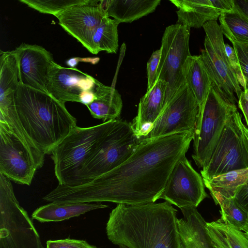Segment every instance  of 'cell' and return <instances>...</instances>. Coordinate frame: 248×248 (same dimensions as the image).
<instances>
[{
    "instance_id": "cell-1",
    "label": "cell",
    "mask_w": 248,
    "mask_h": 248,
    "mask_svg": "<svg viewBox=\"0 0 248 248\" xmlns=\"http://www.w3.org/2000/svg\"><path fill=\"white\" fill-rule=\"evenodd\" d=\"M194 133L184 132L140 140L132 154L112 170L82 185L58 184L48 202L140 205L155 202L177 162L186 156Z\"/></svg>"
},
{
    "instance_id": "cell-2",
    "label": "cell",
    "mask_w": 248,
    "mask_h": 248,
    "mask_svg": "<svg viewBox=\"0 0 248 248\" xmlns=\"http://www.w3.org/2000/svg\"><path fill=\"white\" fill-rule=\"evenodd\" d=\"M177 212L166 201L117 204L107 223L108 238L129 248H179Z\"/></svg>"
},
{
    "instance_id": "cell-3",
    "label": "cell",
    "mask_w": 248,
    "mask_h": 248,
    "mask_svg": "<svg viewBox=\"0 0 248 248\" xmlns=\"http://www.w3.org/2000/svg\"><path fill=\"white\" fill-rule=\"evenodd\" d=\"M15 106L25 131L45 155L51 154L77 126L76 119L67 110L64 103L48 93L20 83Z\"/></svg>"
},
{
    "instance_id": "cell-4",
    "label": "cell",
    "mask_w": 248,
    "mask_h": 248,
    "mask_svg": "<svg viewBox=\"0 0 248 248\" xmlns=\"http://www.w3.org/2000/svg\"><path fill=\"white\" fill-rule=\"evenodd\" d=\"M117 119L87 127L77 126L51 153L59 184L79 185V176L86 162Z\"/></svg>"
},
{
    "instance_id": "cell-5",
    "label": "cell",
    "mask_w": 248,
    "mask_h": 248,
    "mask_svg": "<svg viewBox=\"0 0 248 248\" xmlns=\"http://www.w3.org/2000/svg\"><path fill=\"white\" fill-rule=\"evenodd\" d=\"M140 140L131 123L117 119L81 170L79 185L120 166L132 154Z\"/></svg>"
},
{
    "instance_id": "cell-6",
    "label": "cell",
    "mask_w": 248,
    "mask_h": 248,
    "mask_svg": "<svg viewBox=\"0 0 248 248\" xmlns=\"http://www.w3.org/2000/svg\"><path fill=\"white\" fill-rule=\"evenodd\" d=\"M0 248H45L11 180L0 173Z\"/></svg>"
},
{
    "instance_id": "cell-7",
    "label": "cell",
    "mask_w": 248,
    "mask_h": 248,
    "mask_svg": "<svg viewBox=\"0 0 248 248\" xmlns=\"http://www.w3.org/2000/svg\"><path fill=\"white\" fill-rule=\"evenodd\" d=\"M236 111V104L222 96L212 84L193 138L192 157L199 168L207 165L226 123Z\"/></svg>"
},
{
    "instance_id": "cell-8",
    "label": "cell",
    "mask_w": 248,
    "mask_h": 248,
    "mask_svg": "<svg viewBox=\"0 0 248 248\" xmlns=\"http://www.w3.org/2000/svg\"><path fill=\"white\" fill-rule=\"evenodd\" d=\"M248 168V135L238 111L226 123L207 165L201 170L203 180Z\"/></svg>"
},
{
    "instance_id": "cell-9",
    "label": "cell",
    "mask_w": 248,
    "mask_h": 248,
    "mask_svg": "<svg viewBox=\"0 0 248 248\" xmlns=\"http://www.w3.org/2000/svg\"><path fill=\"white\" fill-rule=\"evenodd\" d=\"M205 32L204 49L201 60L212 84L225 98L236 104L234 93L239 98L243 91L227 57L223 34L217 20L206 22L202 27Z\"/></svg>"
},
{
    "instance_id": "cell-10",
    "label": "cell",
    "mask_w": 248,
    "mask_h": 248,
    "mask_svg": "<svg viewBox=\"0 0 248 248\" xmlns=\"http://www.w3.org/2000/svg\"><path fill=\"white\" fill-rule=\"evenodd\" d=\"M190 30L176 23L166 27L164 32L157 72V81L160 80L167 85L163 108L176 92L186 84L183 66L187 58L191 55L189 48Z\"/></svg>"
},
{
    "instance_id": "cell-11",
    "label": "cell",
    "mask_w": 248,
    "mask_h": 248,
    "mask_svg": "<svg viewBox=\"0 0 248 248\" xmlns=\"http://www.w3.org/2000/svg\"><path fill=\"white\" fill-rule=\"evenodd\" d=\"M199 113L198 102L186 83L163 108L151 130L140 140L184 132L194 134Z\"/></svg>"
},
{
    "instance_id": "cell-12",
    "label": "cell",
    "mask_w": 248,
    "mask_h": 248,
    "mask_svg": "<svg viewBox=\"0 0 248 248\" xmlns=\"http://www.w3.org/2000/svg\"><path fill=\"white\" fill-rule=\"evenodd\" d=\"M98 80L77 68L51 63L46 82L47 93L60 102H77L86 106L94 99Z\"/></svg>"
},
{
    "instance_id": "cell-13",
    "label": "cell",
    "mask_w": 248,
    "mask_h": 248,
    "mask_svg": "<svg viewBox=\"0 0 248 248\" xmlns=\"http://www.w3.org/2000/svg\"><path fill=\"white\" fill-rule=\"evenodd\" d=\"M37 170L26 145L6 123L0 121V173L16 183L30 186Z\"/></svg>"
},
{
    "instance_id": "cell-14",
    "label": "cell",
    "mask_w": 248,
    "mask_h": 248,
    "mask_svg": "<svg viewBox=\"0 0 248 248\" xmlns=\"http://www.w3.org/2000/svg\"><path fill=\"white\" fill-rule=\"evenodd\" d=\"M207 196L202 176L184 156L174 166L159 199L181 208L197 207Z\"/></svg>"
},
{
    "instance_id": "cell-15",
    "label": "cell",
    "mask_w": 248,
    "mask_h": 248,
    "mask_svg": "<svg viewBox=\"0 0 248 248\" xmlns=\"http://www.w3.org/2000/svg\"><path fill=\"white\" fill-rule=\"evenodd\" d=\"M56 17L59 25L67 32L95 54L93 35L104 20L108 17L100 5V0H87L84 3L69 8Z\"/></svg>"
},
{
    "instance_id": "cell-16",
    "label": "cell",
    "mask_w": 248,
    "mask_h": 248,
    "mask_svg": "<svg viewBox=\"0 0 248 248\" xmlns=\"http://www.w3.org/2000/svg\"><path fill=\"white\" fill-rule=\"evenodd\" d=\"M14 50L19 83L47 93L46 85L49 67L54 61L52 54L41 46L24 43Z\"/></svg>"
},
{
    "instance_id": "cell-17",
    "label": "cell",
    "mask_w": 248,
    "mask_h": 248,
    "mask_svg": "<svg viewBox=\"0 0 248 248\" xmlns=\"http://www.w3.org/2000/svg\"><path fill=\"white\" fill-rule=\"evenodd\" d=\"M183 217L177 219L179 248H216L206 230V222L195 206L180 208Z\"/></svg>"
},
{
    "instance_id": "cell-18",
    "label": "cell",
    "mask_w": 248,
    "mask_h": 248,
    "mask_svg": "<svg viewBox=\"0 0 248 248\" xmlns=\"http://www.w3.org/2000/svg\"><path fill=\"white\" fill-rule=\"evenodd\" d=\"M167 85L158 80L154 86L140 98L136 116L131 125L137 136H145L160 115L164 107Z\"/></svg>"
},
{
    "instance_id": "cell-19",
    "label": "cell",
    "mask_w": 248,
    "mask_h": 248,
    "mask_svg": "<svg viewBox=\"0 0 248 248\" xmlns=\"http://www.w3.org/2000/svg\"><path fill=\"white\" fill-rule=\"evenodd\" d=\"M177 8V24L190 29L200 28L207 22L217 20L222 14L213 0H170Z\"/></svg>"
},
{
    "instance_id": "cell-20",
    "label": "cell",
    "mask_w": 248,
    "mask_h": 248,
    "mask_svg": "<svg viewBox=\"0 0 248 248\" xmlns=\"http://www.w3.org/2000/svg\"><path fill=\"white\" fill-rule=\"evenodd\" d=\"M160 2V0H100L108 16L119 23H131L153 13Z\"/></svg>"
},
{
    "instance_id": "cell-21",
    "label": "cell",
    "mask_w": 248,
    "mask_h": 248,
    "mask_svg": "<svg viewBox=\"0 0 248 248\" xmlns=\"http://www.w3.org/2000/svg\"><path fill=\"white\" fill-rule=\"evenodd\" d=\"M107 207L108 205L99 202H51L37 208L32 213L31 217L40 222H58Z\"/></svg>"
},
{
    "instance_id": "cell-22",
    "label": "cell",
    "mask_w": 248,
    "mask_h": 248,
    "mask_svg": "<svg viewBox=\"0 0 248 248\" xmlns=\"http://www.w3.org/2000/svg\"><path fill=\"white\" fill-rule=\"evenodd\" d=\"M93 101L87 106L91 115L103 122L116 120L123 108V101L118 91L98 81Z\"/></svg>"
},
{
    "instance_id": "cell-23",
    "label": "cell",
    "mask_w": 248,
    "mask_h": 248,
    "mask_svg": "<svg viewBox=\"0 0 248 248\" xmlns=\"http://www.w3.org/2000/svg\"><path fill=\"white\" fill-rule=\"evenodd\" d=\"M183 72L185 82L199 104V116L212 84L200 55L189 56L183 66Z\"/></svg>"
},
{
    "instance_id": "cell-24",
    "label": "cell",
    "mask_w": 248,
    "mask_h": 248,
    "mask_svg": "<svg viewBox=\"0 0 248 248\" xmlns=\"http://www.w3.org/2000/svg\"><path fill=\"white\" fill-rule=\"evenodd\" d=\"M206 230L216 248H248L245 232L221 218L206 222Z\"/></svg>"
},
{
    "instance_id": "cell-25",
    "label": "cell",
    "mask_w": 248,
    "mask_h": 248,
    "mask_svg": "<svg viewBox=\"0 0 248 248\" xmlns=\"http://www.w3.org/2000/svg\"><path fill=\"white\" fill-rule=\"evenodd\" d=\"M203 180L210 192L217 193L226 197H233L237 188L248 182V168Z\"/></svg>"
},
{
    "instance_id": "cell-26",
    "label": "cell",
    "mask_w": 248,
    "mask_h": 248,
    "mask_svg": "<svg viewBox=\"0 0 248 248\" xmlns=\"http://www.w3.org/2000/svg\"><path fill=\"white\" fill-rule=\"evenodd\" d=\"M222 34L232 43L248 44V18L234 9L219 17Z\"/></svg>"
},
{
    "instance_id": "cell-27",
    "label": "cell",
    "mask_w": 248,
    "mask_h": 248,
    "mask_svg": "<svg viewBox=\"0 0 248 248\" xmlns=\"http://www.w3.org/2000/svg\"><path fill=\"white\" fill-rule=\"evenodd\" d=\"M210 193L215 203L220 206L221 218L246 232L248 229V213L234 197H226L216 192Z\"/></svg>"
},
{
    "instance_id": "cell-28",
    "label": "cell",
    "mask_w": 248,
    "mask_h": 248,
    "mask_svg": "<svg viewBox=\"0 0 248 248\" xmlns=\"http://www.w3.org/2000/svg\"><path fill=\"white\" fill-rule=\"evenodd\" d=\"M120 23L115 19L106 17L97 28L93 37L95 54L105 51L116 53L118 44V26Z\"/></svg>"
},
{
    "instance_id": "cell-29",
    "label": "cell",
    "mask_w": 248,
    "mask_h": 248,
    "mask_svg": "<svg viewBox=\"0 0 248 248\" xmlns=\"http://www.w3.org/2000/svg\"><path fill=\"white\" fill-rule=\"evenodd\" d=\"M29 7L43 14L55 16L69 8L86 2L87 0H19Z\"/></svg>"
},
{
    "instance_id": "cell-30",
    "label": "cell",
    "mask_w": 248,
    "mask_h": 248,
    "mask_svg": "<svg viewBox=\"0 0 248 248\" xmlns=\"http://www.w3.org/2000/svg\"><path fill=\"white\" fill-rule=\"evenodd\" d=\"M244 82L245 90H248V44L232 43Z\"/></svg>"
},
{
    "instance_id": "cell-31",
    "label": "cell",
    "mask_w": 248,
    "mask_h": 248,
    "mask_svg": "<svg viewBox=\"0 0 248 248\" xmlns=\"http://www.w3.org/2000/svg\"><path fill=\"white\" fill-rule=\"evenodd\" d=\"M161 48L154 51L147 64V92L151 90L157 81V72L161 56Z\"/></svg>"
},
{
    "instance_id": "cell-32",
    "label": "cell",
    "mask_w": 248,
    "mask_h": 248,
    "mask_svg": "<svg viewBox=\"0 0 248 248\" xmlns=\"http://www.w3.org/2000/svg\"><path fill=\"white\" fill-rule=\"evenodd\" d=\"M46 248H98L89 244L86 241L69 238L46 241Z\"/></svg>"
},
{
    "instance_id": "cell-33",
    "label": "cell",
    "mask_w": 248,
    "mask_h": 248,
    "mask_svg": "<svg viewBox=\"0 0 248 248\" xmlns=\"http://www.w3.org/2000/svg\"><path fill=\"white\" fill-rule=\"evenodd\" d=\"M225 50L229 63L235 73L240 85L244 88V82L241 73L240 68L235 50L227 44H224Z\"/></svg>"
},
{
    "instance_id": "cell-34",
    "label": "cell",
    "mask_w": 248,
    "mask_h": 248,
    "mask_svg": "<svg viewBox=\"0 0 248 248\" xmlns=\"http://www.w3.org/2000/svg\"><path fill=\"white\" fill-rule=\"evenodd\" d=\"M233 197L248 213V182L237 188Z\"/></svg>"
},
{
    "instance_id": "cell-35",
    "label": "cell",
    "mask_w": 248,
    "mask_h": 248,
    "mask_svg": "<svg viewBox=\"0 0 248 248\" xmlns=\"http://www.w3.org/2000/svg\"><path fill=\"white\" fill-rule=\"evenodd\" d=\"M238 107L243 112L248 128V90L242 92L238 98Z\"/></svg>"
},
{
    "instance_id": "cell-36",
    "label": "cell",
    "mask_w": 248,
    "mask_h": 248,
    "mask_svg": "<svg viewBox=\"0 0 248 248\" xmlns=\"http://www.w3.org/2000/svg\"><path fill=\"white\" fill-rule=\"evenodd\" d=\"M234 9L248 18V0H233Z\"/></svg>"
},
{
    "instance_id": "cell-37",
    "label": "cell",
    "mask_w": 248,
    "mask_h": 248,
    "mask_svg": "<svg viewBox=\"0 0 248 248\" xmlns=\"http://www.w3.org/2000/svg\"><path fill=\"white\" fill-rule=\"evenodd\" d=\"M83 59H84V58H80L78 57L72 58L66 61V63L68 66L70 67V68H76L75 67L78 63V62L83 61L86 62H92V63H93V62L90 61V60L92 59L90 58H87L85 60H84Z\"/></svg>"
},
{
    "instance_id": "cell-38",
    "label": "cell",
    "mask_w": 248,
    "mask_h": 248,
    "mask_svg": "<svg viewBox=\"0 0 248 248\" xmlns=\"http://www.w3.org/2000/svg\"><path fill=\"white\" fill-rule=\"evenodd\" d=\"M119 248H129L128 247H127L125 245H119Z\"/></svg>"
},
{
    "instance_id": "cell-39",
    "label": "cell",
    "mask_w": 248,
    "mask_h": 248,
    "mask_svg": "<svg viewBox=\"0 0 248 248\" xmlns=\"http://www.w3.org/2000/svg\"><path fill=\"white\" fill-rule=\"evenodd\" d=\"M245 234H246V235L247 237H248V230H247V231L245 232Z\"/></svg>"
},
{
    "instance_id": "cell-40",
    "label": "cell",
    "mask_w": 248,
    "mask_h": 248,
    "mask_svg": "<svg viewBox=\"0 0 248 248\" xmlns=\"http://www.w3.org/2000/svg\"><path fill=\"white\" fill-rule=\"evenodd\" d=\"M247 134L248 135V128L247 127Z\"/></svg>"
}]
</instances>
